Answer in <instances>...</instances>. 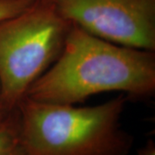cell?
I'll use <instances>...</instances> for the list:
<instances>
[{
	"mask_svg": "<svg viewBox=\"0 0 155 155\" xmlns=\"http://www.w3.org/2000/svg\"><path fill=\"white\" fill-rule=\"evenodd\" d=\"M111 91L136 99L153 96L155 51L115 44L72 24L60 56L24 97L76 104Z\"/></svg>",
	"mask_w": 155,
	"mask_h": 155,
	"instance_id": "1",
	"label": "cell"
},
{
	"mask_svg": "<svg viewBox=\"0 0 155 155\" xmlns=\"http://www.w3.org/2000/svg\"><path fill=\"white\" fill-rule=\"evenodd\" d=\"M127 96L78 107L23 97L17 104L26 155H128L134 138L122 126Z\"/></svg>",
	"mask_w": 155,
	"mask_h": 155,
	"instance_id": "2",
	"label": "cell"
},
{
	"mask_svg": "<svg viewBox=\"0 0 155 155\" xmlns=\"http://www.w3.org/2000/svg\"><path fill=\"white\" fill-rule=\"evenodd\" d=\"M72 23L46 0L0 21V103L17 108L31 84L58 59Z\"/></svg>",
	"mask_w": 155,
	"mask_h": 155,
	"instance_id": "3",
	"label": "cell"
},
{
	"mask_svg": "<svg viewBox=\"0 0 155 155\" xmlns=\"http://www.w3.org/2000/svg\"><path fill=\"white\" fill-rule=\"evenodd\" d=\"M67 22L112 43L155 51V0H46Z\"/></svg>",
	"mask_w": 155,
	"mask_h": 155,
	"instance_id": "4",
	"label": "cell"
},
{
	"mask_svg": "<svg viewBox=\"0 0 155 155\" xmlns=\"http://www.w3.org/2000/svg\"><path fill=\"white\" fill-rule=\"evenodd\" d=\"M0 155H26L21 140L17 108L9 114L0 127Z\"/></svg>",
	"mask_w": 155,
	"mask_h": 155,
	"instance_id": "5",
	"label": "cell"
},
{
	"mask_svg": "<svg viewBox=\"0 0 155 155\" xmlns=\"http://www.w3.org/2000/svg\"><path fill=\"white\" fill-rule=\"evenodd\" d=\"M37 0H0V21L28 10Z\"/></svg>",
	"mask_w": 155,
	"mask_h": 155,
	"instance_id": "6",
	"label": "cell"
},
{
	"mask_svg": "<svg viewBox=\"0 0 155 155\" xmlns=\"http://www.w3.org/2000/svg\"><path fill=\"white\" fill-rule=\"evenodd\" d=\"M137 155H155L154 140H148L143 147L139 148Z\"/></svg>",
	"mask_w": 155,
	"mask_h": 155,
	"instance_id": "7",
	"label": "cell"
},
{
	"mask_svg": "<svg viewBox=\"0 0 155 155\" xmlns=\"http://www.w3.org/2000/svg\"><path fill=\"white\" fill-rule=\"evenodd\" d=\"M12 110H10V109L6 108L5 106H4L0 103V127Z\"/></svg>",
	"mask_w": 155,
	"mask_h": 155,
	"instance_id": "8",
	"label": "cell"
}]
</instances>
